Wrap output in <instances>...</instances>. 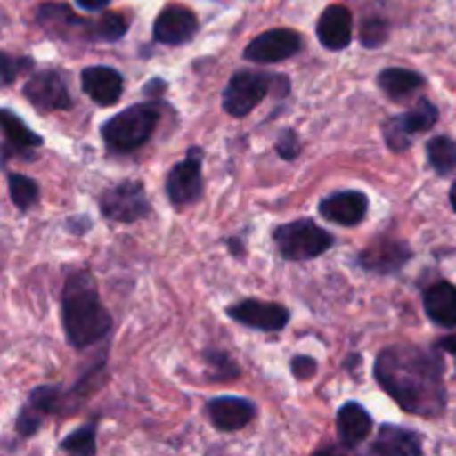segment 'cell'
Segmentation results:
<instances>
[{
  "instance_id": "obj_1",
  "label": "cell",
  "mask_w": 456,
  "mask_h": 456,
  "mask_svg": "<svg viewBox=\"0 0 456 456\" xmlns=\"http://www.w3.org/2000/svg\"><path fill=\"white\" fill-rule=\"evenodd\" d=\"M374 377L405 412L428 419L445 412L448 392L444 386V361L436 350L419 346L386 347L377 356Z\"/></svg>"
},
{
  "instance_id": "obj_2",
  "label": "cell",
  "mask_w": 456,
  "mask_h": 456,
  "mask_svg": "<svg viewBox=\"0 0 456 456\" xmlns=\"http://www.w3.org/2000/svg\"><path fill=\"white\" fill-rule=\"evenodd\" d=\"M61 312L67 343L76 350H85L110 334L111 316L102 305L96 281L89 272H76L67 279Z\"/></svg>"
},
{
  "instance_id": "obj_3",
  "label": "cell",
  "mask_w": 456,
  "mask_h": 456,
  "mask_svg": "<svg viewBox=\"0 0 456 456\" xmlns=\"http://www.w3.org/2000/svg\"><path fill=\"white\" fill-rule=\"evenodd\" d=\"M159 110L154 105H132L118 111L102 125V141L116 154H129L150 141L159 125Z\"/></svg>"
},
{
  "instance_id": "obj_4",
  "label": "cell",
  "mask_w": 456,
  "mask_h": 456,
  "mask_svg": "<svg viewBox=\"0 0 456 456\" xmlns=\"http://www.w3.org/2000/svg\"><path fill=\"white\" fill-rule=\"evenodd\" d=\"M274 243L285 261H310L334 245V236L310 218L285 223L274 230Z\"/></svg>"
},
{
  "instance_id": "obj_5",
  "label": "cell",
  "mask_w": 456,
  "mask_h": 456,
  "mask_svg": "<svg viewBox=\"0 0 456 456\" xmlns=\"http://www.w3.org/2000/svg\"><path fill=\"white\" fill-rule=\"evenodd\" d=\"M274 80H279V76L265 74V71H236L223 92V110L234 118H243L261 105Z\"/></svg>"
},
{
  "instance_id": "obj_6",
  "label": "cell",
  "mask_w": 456,
  "mask_h": 456,
  "mask_svg": "<svg viewBox=\"0 0 456 456\" xmlns=\"http://www.w3.org/2000/svg\"><path fill=\"white\" fill-rule=\"evenodd\" d=\"M436 118H439V110L432 105L430 101L421 98L417 105L410 111L399 116H392L383 123V136H386V145L392 151H405L412 145L414 134L428 132V129L435 127Z\"/></svg>"
},
{
  "instance_id": "obj_7",
  "label": "cell",
  "mask_w": 456,
  "mask_h": 456,
  "mask_svg": "<svg viewBox=\"0 0 456 456\" xmlns=\"http://www.w3.org/2000/svg\"><path fill=\"white\" fill-rule=\"evenodd\" d=\"M101 212L107 221L136 223L150 214L145 185L138 181H123L101 196Z\"/></svg>"
},
{
  "instance_id": "obj_8",
  "label": "cell",
  "mask_w": 456,
  "mask_h": 456,
  "mask_svg": "<svg viewBox=\"0 0 456 456\" xmlns=\"http://www.w3.org/2000/svg\"><path fill=\"white\" fill-rule=\"evenodd\" d=\"M165 190L174 208H187L196 203L203 196V151L190 150L185 160L174 165Z\"/></svg>"
},
{
  "instance_id": "obj_9",
  "label": "cell",
  "mask_w": 456,
  "mask_h": 456,
  "mask_svg": "<svg viewBox=\"0 0 456 456\" xmlns=\"http://www.w3.org/2000/svg\"><path fill=\"white\" fill-rule=\"evenodd\" d=\"M303 38L298 31L288 29V27H276V29L265 31V34L256 36L252 43L245 47L243 56L245 61L258 62V65H265V62H279L285 58H292L301 52Z\"/></svg>"
},
{
  "instance_id": "obj_10",
  "label": "cell",
  "mask_w": 456,
  "mask_h": 456,
  "mask_svg": "<svg viewBox=\"0 0 456 456\" xmlns=\"http://www.w3.org/2000/svg\"><path fill=\"white\" fill-rule=\"evenodd\" d=\"M27 101L40 111H62L71 107L69 89L58 71L45 69L31 76L22 87Z\"/></svg>"
},
{
  "instance_id": "obj_11",
  "label": "cell",
  "mask_w": 456,
  "mask_h": 456,
  "mask_svg": "<svg viewBox=\"0 0 456 456\" xmlns=\"http://www.w3.org/2000/svg\"><path fill=\"white\" fill-rule=\"evenodd\" d=\"M227 314L236 323L245 325V328L261 330V332H279V330H283L289 323L288 307L276 305V303L254 301V298L227 307Z\"/></svg>"
},
{
  "instance_id": "obj_12",
  "label": "cell",
  "mask_w": 456,
  "mask_h": 456,
  "mask_svg": "<svg viewBox=\"0 0 456 456\" xmlns=\"http://www.w3.org/2000/svg\"><path fill=\"white\" fill-rule=\"evenodd\" d=\"M199 29V18L185 4H167L154 20V40L160 45H183Z\"/></svg>"
},
{
  "instance_id": "obj_13",
  "label": "cell",
  "mask_w": 456,
  "mask_h": 456,
  "mask_svg": "<svg viewBox=\"0 0 456 456\" xmlns=\"http://www.w3.org/2000/svg\"><path fill=\"white\" fill-rule=\"evenodd\" d=\"M319 212L325 221L337 223V225L343 227H354L368 214V196L356 190L334 191V194L325 196L321 200Z\"/></svg>"
},
{
  "instance_id": "obj_14",
  "label": "cell",
  "mask_w": 456,
  "mask_h": 456,
  "mask_svg": "<svg viewBox=\"0 0 456 456\" xmlns=\"http://www.w3.org/2000/svg\"><path fill=\"white\" fill-rule=\"evenodd\" d=\"M208 417L216 430L236 432L256 417V405L239 396H216L208 403Z\"/></svg>"
},
{
  "instance_id": "obj_15",
  "label": "cell",
  "mask_w": 456,
  "mask_h": 456,
  "mask_svg": "<svg viewBox=\"0 0 456 456\" xmlns=\"http://www.w3.org/2000/svg\"><path fill=\"white\" fill-rule=\"evenodd\" d=\"M410 256H412V249L403 240L379 239L372 240V245L359 254V263L361 267H365L370 272L390 274V272L401 270L405 265V261H410Z\"/></svg>"
},
{
  "instance_id": "obj_16",
  "label": "cell",
  "mask_w": 456,
  "mask_h": 456,
  "mask_svg": "<svg viewBox=\"0 0 456 456\" xmlns=\"http://www.w3.org/2000/svg\"><path fill=\"white\" fill-rule=\"evenodd\" d=\"M316 36L330 52H341L352 43V12L346 4H330L316 22Z\"/></svg>"
},
{
  "instance_id": "obj_17",
  "label": "cell",
  "mask_w": 456,
  "mask_h": 456,
  "mask_svg": "<svg viewBox=\"0 0 456 456\" xmlns=\"http://www.w3.org/2000/svg\"><path fill=\"white\" fill-rule=\"evenodd\" d=\"M80 80H83V92L101 107L116 105L120 94H123V76L116 69H111V67H87V69H83V74H80Z\"/></svg>"
},
{
  "instance_id": "obj_18",
  "label": "cell",
  "mask_w": 456,
  "mask_h": 456,
  "mask_svg": "<svg viewBox=\"0 0 456 456\" xmlns=\"http://www.w3.org/2000/svg\"><path fill=\"white\" fill-rule=\"evenodd\" d=\"M40 27H43L47 34L56 36V38H74L76 31L83 29L85 34L92 38V22H85L83 18L76 16L67 4L62 3H45L40 4L38 12H36Z\"/></svg>"
},
{
  "instance_id": "obj_19",
  "label": "cell",
  "mask_w": 456,
  "mask_h": 456,
  "mask_svg": "<svg viewBox=\"0 0 456 456\" xmlns=\"http://www.w3.org/2000/svg\"><path fill=\"white\" fill-rule=\"evenodd\" d=\"M337 430H338V441L346 450H354L356 445L363 444L365 439L372 432V417L365 412L363 405L350 403L343 405L337 414Z\"/></svg>"
},
{
  "instance_id": "obj_20",
  "label": "cell",
  "mask_w": 456,
  "mask_h": 456,
  "mask_svg": "<svg viewBox=\"0 0 456 456\" xmlns=\"http://www.w3.org/2000/svg\"><path fill=\"white\" fill-rule=\"evenodd\" d=\"M423 307L432 323L448 330L456 328V288L452 283L439 281L430 285L423 294Z\"/></svg>"
},
{
  "instance_id": "obj_21",
  "label": "cell",
  "mask_w": 456,
  "mask_h": 456,
  "mask_svg": "<svg viewBox=\"0 0 456 456\" xmlns=\"http://www.w3.org/2000/svg\"><path fill=\"white\" fill-rule=\"evenodd\" d=\"M423 452L421 436L412 430L399 426H381L377 441L372 445V454L383 456H419Z\"/></svg>"
},
{
  "instance_id": "obj_22",
  "label": "cell",
  "mask_w": 456,
  "mask_h": 456,
  "mask_svg": "<svg viewBox=\"0 0 456 456\" xmlns=\"http://www.w3.org/2000/svg\"><path fill=\"white\" fill-rule=\"evenodd\" d=\"M0 120H3V132H4V147H3L4 159L25 154V151L34 150V147L43 145V138H40L36 132H31V129L9 110L0 111Z\"/></svg>"
},
{
  "instance_id": "obj_23",
  "label": "cell",
  "mask_w": 456,
  "mask_h": 456,
  "mask_svg": "<svg viewBox=\"0 0 456 456\" xmlns=\"http://www.w3.org/2000/svg\"><path fill=\"white\" fill-rule=\"evenodd\" d=\"M423 76L412 69H403V67H387L379 74V87L383 89L387 98L392 101H403V98L412 96L417 89L423 87Z\"/></svg>"
},
{
  "instance_id": "obj_24",
  "label": "cell",
  "mask_w": 456,
  "mask_h": 456,
  "mask_svg": "<svg viewBox=\"0 0 456 456\" xmlns=\"http://www.w3.org/2000/svg\"><path fill=\"white\" fill-rule=\"evenodd\" d=\"M9 183V196H12V203L16 205L20 212H27L29 208H34L40 199L38 183L31 181L29 176H22V174L12 172L7 176Z\"/></svg>"
},
{
  "instance_id": "obj_25",
  "label": "cell",
  "mask_w": 456,
  "mask_h": 456,
  "mask_svg": "<svg viewBox=\"0 0 456 456\" xmlns=\"http://www.w3.org/2000/svg\"><path fill=\"white\" fill-rule=\"evenodd\" d=\"M428 160L439 174L456 169V142L448 136H435L428 141Z\"/></svg>"
},
{
  "instance_id": "obj_26",
  "label": "cell",
  "mask_w": 456,
  "mask_h": 456,
  "mask_svg": "<svg viewBox=\"0 0 456 456\" xmlns=\"http://www.w3.org/2000/svg\"><path fill=\"white\" fill-rule=\"evenodd\" d=\"M127 18L123 13H102L96 22H92V38L96 40H107V43H114V40L123 38L125 31H127Z\"/></svg>"
},
{
  "instance_id": "obj_27",
  "label": "cell",
  "mask_w": 456,
  "mask_h": 456,
  "mask_svg": "<svg viewBox=\"0 0 456 456\" xmlns=\"http://www.w3.org/2000/svg\"><path fill=\"white\" fill-rule=\"evenodd\" d=\"M61 450L71 454H80V456H92L96 454V426H83L78 428L76 432L67 435L62 439Z\"/></svg>"
},
{
  "instance_id": "obj_28",
  "label": "cell",
  "mask_w": 456,
  "mask_h": 456,
  "mask_svg": "<svg viewBox=\"0 0 456 456\" xmlns=\"http://www.w3.org/2000/svg\"><path fill=\"white\" fill-rule=\"evenodd\" d=\"M387 36H390V25H387L383 18H368V20L361 25V43H363V47L368 49H377L381 47L383 43L387 40Z\"/></svg>"
},
{
  "instance_id": "obj_29",
  "label": "cell",
  "mask_w": 456,
  "mask_h": 456,
  "mask_svg": "<svg viewBox=\"0 0 456 456\" xmlns=\"http://www.w3.org/2000/svg\"><path fill=\"white\" fill-rule=\"evenodd\" d=\"M276 151H279L281 159L285 160H294L298 154H301V141H298V136L292 132V129L281 134L279 141H276Z\"/></svg>"
},
{
  "instance_id": "obj_30",
  "label": "cell",
  "mask_w": 456,
  "mask_h": 456,
  "mask_svg": "<svg viewBox=\"0 0 456 456\" xmlns=\"http://www.w3.org/2000/svg\"><path fill=\"white\" fill-rule=\"evenodd\" d=\"M31 61L29 58H12L9 53H3V83L12 85L16 74L29 69Z\"/></svg>"
},
{
  "instance_id": "obj_31",
  "label": "cell",
  "mask_w": 456,
  "mask_h": 456,
  "mask_svg": "<svg viewBox=\"0 0 456 456\" xmlns=\"http://www.w3.org/2000/svg\"><path fill=\"white\" fill-rule=\"evenodd\" d=\"M292 372L297 379H310L316 374V361L307 359V356H297L292 361Z\"/></svg>"
},
{
  "instance_id": "obj_32",
  "label": "cell",
  "mask_w": 456,
  "mask_h": 456,
  "mask_svg": "<svg viewBox=\"0 0 456 456\" xmlns=\"http://www.w3.org/2000/svg\"><path fill=\"white\" fill-rule=\"evenodd\" d=\"M110 3L111 0H76V4H78L80 9H85V12H101V9H105Z\"/></svg>"
},
{
  "instance_id": "obj_33",
  "label": "cell",
  "mask_w": 456,
  "mask_h": 456,
  "mask_svg": "<svg viewBox=\"0 0 456 456\" xmlns=\"http://www.w3.org/2000/svg\"><path fill=\"white\" fill-rule=\"evenodd\" d=\"M436 350H444V352H448V354L456 356V334H452V337L441 338V341L436 343Z\"/></svg>"
},
{
  "instance_id": "obj_34",
  "label": "cell",
  "mask_w": 456,
  "mask_h": 456,
  "mask_svg": "<svg viewBox=\"0 0 456 456\" xmlns=\"http://www.w3.org/2000/svg\"><path fill=\"white\" fill-rule=\"evenodd\" d=\"M450 203H452V208H454V212H456V181H454L452 190H450Z\"/></svg>"
}]
</instances>
